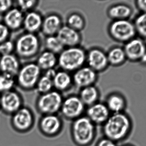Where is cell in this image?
Masks as SVG:
<instances>
[{"mask_svg": "<svg viewBox=\"0 0 146 146\" xmlns=\"http://www.w3.org/2000/svg\"><path fill=\"white\" fill-rule=\"evenodd\" d=\"M63 99L62 93L55 90L39 95L35 103L36 110L42 115H57L60 113Z\"/></svg>", "mask_w": 146, "mask_h": 146, "instance_id": "cell-5", "label": "cell"}, {"mask_svg": "<svg viewBox=\"0 0 146 146\" xmlns=\"http://www.w3.org/2000/svg\"><path fill=\"white\" fill-rule=\"evenodd\" d=\"M95 146H117V143L106 137H103L98 140Z\"/></svg>", "mask_w": 146, "mask_h": 146, "instance_id": "cell-36", "label": "cell"}, {"mask_svg": "<svg viewBox=\"0 0 146 146\" xmlns=\"http://www.w3.org/2000/svg\"><path fill=\"white\" fill-rule=\"evenodd\" d=\"M0 110H1V94H0Z\"/></svg>", "mask_w": 146, "mask_h": 146, "instance_id": "cell-41", "label": "cell"}, {"mask_svg": "<svg viewBox=\"0 0 146 146\" xmlns=\"http://www.w3.org/2000/svg\"><path fill=\"white\" fill-rule=\"evenodd\" d=\"M121 146H134L132 145H129V144H126V145H123Z\"/></svg>", "mask_w": 146, "mask_h": 146, "instance_id": "cell-40", "label": "cell"}, {"mask_svg": "<svg viewBox=\"0 0 146 146\" xmlns=\"http://www.w3.org/2000/svg\"><path fill=\"white\" fill-rule=\"evenodd\" d=\"M41 48L40 39L36 33H26L21 34L15 43V50L18 56L30 59L38 54Z\"/></svg>", "mask_w": 146, "mask_h": 146, "instance_id": "cell-4", "label": "cell"}, {"mask_svg": "<svg viewBox=\"0 0 146 146\" xmlns=\"http://www.w3.org/2000/svg\"><path fill=\"white\" fill-rule=\"evenodd\" d=\"M56 72L57 71L55 70L54 68L45 71L44 75L53 80V79H54L56 74Z\"/></svg>", "mask_w": 146, "mask_h": 146, "instance_id": "cell-38", "label": "cell"}, {"mask_svg": "<svg viewBox=\"0 0 146 146\" xmlns=\"http://www.w3.org/2000/svg\"><path fill=\"white\" fill-rule=\"evenodd\" d=\"M87 52L78 46L66 48L58 56V64L62 70L74 72L86 63Z\"/></svg>", "mask_w": 146, "mask_h": 146, "instance_id": "cell-3", "label": "cell"}, {"mask_svg": "<svg viewBox=\"0 0 146 146\" xmlns=\"http://www.w3.org/2000/svg\"><path fill=\"white\" fill-rule=\"evenodd\" d=\"M126 58L132 61H141L146 51V46L140 39L133 38L126 43L123 48Z\"/></svg>", "mask_w": 146, "mask_h": 146, "instance_id": "cell-15", "label": "cell"}, {"mask_svg": "<svg viewBox=\"0 0 146 146\" xmlns=\"http://www.w3.org/2000/svg\"><path fill=\"white\" fill-rule=\"evenodd\" d=\"M62 26V20L60 15L50 14L43 18L41 31L46 37L55 36Z\"/></svg>", "mask_w": 146, "mask_h": 146, "instance_id": "cell-17", "label": "cell"}, {"mask_svg": "<svg viewBox=\"0 0 146 146\" xmlns=\"http://www.w3.org/2000/svg\"><path fill=\"white\" fill-rule=\"evenodd\" d=\"M44 45L46 50L56 55H59L65 48L56 35L46 37Z\"/></svg>", "mask_w": 146, "mask_h": 146, "instance_id": "cell-27", "label": "cell"}, {"mask_svg": "<svg viewBox=\"0 0 146 146\" xmlns=\"http://www.w3.org/2000/svg\"><path fill=\"white\" fill-rule=\"evenodd\" d=\"M42 16L37 11H30L24 15L23 27L27 32L36 33L41 30Z\"/></svg>", "mask_w": 146, "mask_h": 146, "instance_id": "cell-19", "label": "cell"}, {"mask_svg": "<svg viewBox=\"0 0 146 146\" xmlns=\"http://www.w3.org/2000/svg\"><path fill=\"white\" fill-rule=\"evenodd\" d=\"M104 103L111 114L123 112L127 108L126 99L122 95L116 93L107 96Z\"/></svg>", "mask_w": 146, "mask_h": 146, "instance_id": "cell-21", "label": "cell"}, {"mask_svg": "<svg viewBox=\"0 0 146 146\" xmlns=\"http://www.w3.org/2000/svg\"><path fill=\"white\" fill-rule=\"evenodd\" d=\"M41 71L36 63H29L21 67L16 76L18 85L25 91L35 89L41 76Z\"/></svg>", "mask_w": 146, "mask_h": 146, "instance_id": "cell-6", "label": "cell"}, {"mask_svg": "<svg viewBox=\"0 0 146 146\" xmlns=\"http://www.w3.org/2000/svg\"><path fill=\"white\" fill-rule=\"evenodd\" d=\"M101 127L104 137L117 143L124 140L130 135L133 122L130 117L123 112L111 114Z\"/></svg>", "mask_w": 146, "mask_h": 146, "instance_id": "cell-1", "label": "cell"}, {"mask_svg": "<svg viewBox=\"0 0 146 146\" xmlns=\"http://www.w3.org/2000/svg\"><path fill=\"white\" fill-rule=\"evenodd\" d=\"M62 117L57 115H42L38 123L39 131L42 135L48 138L58 136L63 128Z\"/></svg>", "mask_w": 146, "mask_h": 146, "instance_id": "cell-10", "label": "cell"}, {"mask_svg": "<svg viewBox=\"0 0 146 146\" xmlns=\"http://www.w3.org/2000/svg\"><path fill=\"white\" fill-rule=\"evenodd\" d=\"M67 25L74 30L80 32L83 30L86 25L84 18L80 14L72 13L68 15L67 19Z\"/></svg>", "mask_w": 146, "mask_h": 146, "instance_id": "cell-28", "label": "cell"}, {"mask_svg": "<svg viewBox=\"0 0 146 146\" xmlns=\"http://www.w3.org/2000/svg\"><path fill=\"white\" fill-rule=\"evenodd\" d=\"M106 55L109 64L113 66L121 65L127 58L124 50L119 47L112 48Z\"/></svg>", "mask_w": 146, "mask_h": 146, "instance_id": "cell-26", "label": "cell"}, {"mask_svg": "<svg viewBox=\"0 0 146 146\" xmlns=\"http://www.w3.org/2000/svg\"><path fill=\"white\" fill-rule=\"evenodd\" d=\"M17 7L22 13H28L32 11L34 7L37 6L38 1L35 0L29 1H22L20 0L16 1Z\"/></svg>", "mask_w": 146, "mask_h": 146, "instance_id": "cell-32", "label": "cell"}, {"mask_svg": "<svg viewBox=\"0 0 146 146\" xmlns=\"http://www.w3.org/2000/svg\"><path fill=\"white\" fill-rule=\"evenodd\" d=\"M131 8L127 5L118 4L111 6L108 10V15L114 20H127L132 14Z\"/></svg>", "mask_w": 146, "mask_h": 146, "instance_id": "cell-25", "label": "cell"}, {"mask_svg": "<svg viewBox=\"0 0 146 146\" xmlns=\"http://www.w3.org/2000/svg\"><path fill=\"white\" fill-rule=\"evenodd\" d=\"M10 30L3 23H0V44L8 40Z\"/></svg>", "mask_w": 146, "mask_h": 146, "instance_id": "cell-34", "label": "cell"}, {"mask_svg": "<svg viewBox=\"0 0 146 146\" xmlns=\"http://www.w3.org/2000/svg\"><path fill=\"white\" fill-rule=\"evenodd\" d=\"M71 138L77 146H89L97 136V126L85 115L73 121L70 129Z\"/></svg>", "mask_w": 146, "mask_h": 146, "instance_id": "cell-2", "label": "cell"}, {"mask_svg": "<svg viewBox=\"0 0 146 146\" xmlns=\"http://www.w3.org/2000/svg\"><path fill=\"white\" fill-rule=\"evenodd\" d=\"M36 63L41 70L45 71L54 68L58 64V56L50 51H44L39 55Z\"/></svg>", "mask_w": 146, "mask_h": 146, "instance_id": "cell-24", "label": "cell"}, {"mask_svg": "<svg viewBox=\"0 0 146 146\" xmlns=\"http://www.w3.org/2000/svg\"><path fill=\"white\" fill-rule=\"evenodd\" d=\"M54 89L62 93L70 89L73 84L70 73L64 70L57 71L53 80Z\"/></svg>", "mask_w": 146, "mask_h": 146, "instance_id": "cell-22", "label": "cell"}, {"mask_svg": "<svg viewBox=\"0 0 146 146\" xmlns=\"http://www.w3.org/2000/svg\"><path fill=\"white\" fill-rule=\"evenodd\" d=\"M15 50V43L7 40L0 44V57L12 54Z\"/></svg>", "mask_w": 146, "mask_h": 146, "instance_id": "cell-33", "label": "cell"}, {"mask_svg": "<svg viewBox=\"0 0 146 146\" xmlns=\"http://www.w3.org/2000/svg\"><path fill=\"white\" fill-rule=\"evenodd\" d=\"M12 128L19 133H26L31 131L35 123V117L30 108L24 106L11 116Z\"/></svg>", "mask_w": 146, "mask_h": 146, "instance_id": "cell-7", "label": "cell"}, {"mask_svg": "<svg viewBox=\"0 0 146 146\" xmlns=\"http://www.w3.org/2000/svg\"><path fill=\"white\" fill-rule=\"evenodd\" d=\"M24 15L18 8H12L4 14L3 23L9 30H19L23 27Z\"/></svg>", "mask_w": 146, "mask_h": 146, "instance_id": "cell-20", "label": "cell"}, {"mask_svg": "<svg viewBox=\"0 0 146 146\" xmlns=\"http://www.w3.org/2000/svg\"><path fill=\"white\" fill-rule=\"evenodd\" d=\"M72 77L73 84L81 89L94 85L98 79V75L88 66H84L75 71Z\"/></svg>", "mask_w": 146, "mask_h": 146, "instance_id": "cell-14", "label": "cell"}, {"mask_svg": "<svg viewBox=\"0 0 146 146\" xmlns=\"http://www.w3.org/2000/svg\"><path fill=\"white\" fill-rule=\"evenodd\" d=\"M86 63L97 73L105 70L109 65L106 53L97 48H92L87 52Z\"/></svg>", "mask_w": 146, "mask_h": 146, "instance_id": "cell-13", "label": "cell"}, {"mask_svg": "<svg viewBox=\"0 0 146 146\" xmlns=\"http://www.w3.org/2000/svg\"><path fill=\"white\" fill-rule=\"evenodd\" d=\"M141 61L143 62L144 63H146V51L144 57H143V59L141 60Z\"/></svg>", "mask_w": 146, "mask_h": 146, "instance_id": "cell-39", "label": "cell"}, {"mask_svg": "<svg viewBox=\"0 0 146 146\" xmlns=\"http://www.w3.org/2000/svg\"><path fill=\"white\" fill-rule=\"evenodd\" d=\"M78 96L86 107H88L99 102L100 94L98 89L93 85L81 89Z\"/></svg>", "mask_w": 146, "mask_h": 146, "instance_id": "cell-23", "label": "cell"}, {"mask_svg": "<svg viewBox=\"0 0 146 146\" xmlns=\"http://www.w3.org/2000/svg\"><path fill=\"white\" fill-rule=\"evenodd\" d=\"M86 108L79 96L70 95L63 99L60 113L64 119L73 121L85 115Z\"/></svg>", "mask_w": 146, "mask_h": 146, "instance_id": "cell-8", "label": "cell"}, {"mask_svg": "<svg viewBox=\"0 0 146 146\" xmlns=\"http://www.w3.org/2000/svg\"><path fill=\"white\" fill-rule=\"evenodd\" d=\"M133 24L136 33L146 39V13H141L135 19Z\"/></svg>", "mask_w": 146, "mask_h": 146, "instance_id": "cell-31", "label": "cell"}, {"mask_svg": "<svg viewBox=\"0 0 146 146\" xmlns=\"http://www.w3.org/2000/svg\"><path fill=\"white\" fill-rule=\"evenodd\" d=\"M35 89L39 95L54 90L53 80L44 75H41L38 81Z\"/></svg>", "mask_w": 146, "mask_h": 146, "instance_id": "cell-29", "label": "cell"}, {"mask_svg": "<svg viewBox=\"0 0 146 146\" xmlns=\"http://www.w3.org/2000/svg\"><path fill=\"white\" fill-rule=\"evenodd\" d=\"M109 32L113 39L123 43L134 38L136 33L133 23L127 19L113 21L109 26Z\"/></svg>", "mask_w": 146, "mask_h": 146, "instance_id": "cell-9", "label": "cell"}, {"mask_svg": "<svg viewBox=\"0 0 146 146\" xmlns=\"http://www.w3.org/2000/svg\"><path fill=\"white\" fill-rule=\"evenodd\" d=\"M56 36L65 48L78 46L81 41L80 32L67 25L62 26Z\"/></svg>", "mask_w": 146, "mask_h": 146, "instance_id": "cell-16", "label": "cell"}, {"mask_svg": "<svg viewBox=\"0 0 146 146\" xmlns=\"http://www.w3.org/2000/svg\"><path fill=\"white\" fill-rule=\"evenodd\" d=\"M13 2L11 0H0V14H5L12 9Z\"/></svg>", "mask_w": 146, "mask_h": 146, "instance_id": "cell-35", "label": "cell"}, {"mask_svg": "<svg viewBox=\"0 0 146 146\" xmlns=\"http://www.w3.org/2000/svg\"><path fill=\"white\" fill-rule=\"evenodd\" d=\"M105 103H98L86 108L85 115L96 126H102L111 115Z\"/></svg>", "mask_w": 146, "mask_h": 146, "instance_id": "cell-12", "label": "cell"}, {"mask_svg": "<svg viewBox=\"0 0 146 146\" xmlns=\"http://www.w3.org/2000/svg\"><path fill=\"white\" fill-rule=\"evenodd\" d=\"M22 96L18 92L11 90L1 94V111L11 116L24 106Z\"/></svg>", "mask_w": 146, "mask_h": 146, "instance_id": "cell-11", "label": "cell"}, {"mask_svg": "<svg viewBox=\"0 0 146 146\" xmlns=\"http://www.w3.org/2000/svg\"><path fill=\"white\" fill-rule=\"evenodd\" d=\"M20 68L19 59L13 54L0 57L1 73L15 77Z\"/></svg>", "mask_w": 146, "mask_h": 146, "instance_id": "cell-18", "label": "cell"}, {"mask_svg": "<svg viewBox=\"0 0 146 146\" xmlns=\"http://www.w3.org/2000/svg\"><path fill=\"white\" fill-rule=\"evenodd\" d=\"M137 8L142 13H146V0H139L136 1Z\"/></svg>", "mask_w": 146, "mask_h": 146, "instance_id": "cell-37", "label": "cell"}, {"mask_svg": "<svg viewBox=\"0 0 146 146\" xmlns=\"http://www.w3.org/2000/svg\"><path fill=\"white\" fill-rule=\"evenodd\" d=\"M15 84V77L0 73V94L13 90Z\"/></svg>", "mask_w": 146, "mask_h": 146, "instance_id": "cell-30", "label": "cell"}, {"mask_svg": "<svg viewBox=\"0 0 146 146\" xmlns=\"http://www.w3.org/2000/svg\"></svg>", "mask_w": 146, "mask_h": 146, "instance_id": "cell-42", "label": "cell"}]
</instances>
